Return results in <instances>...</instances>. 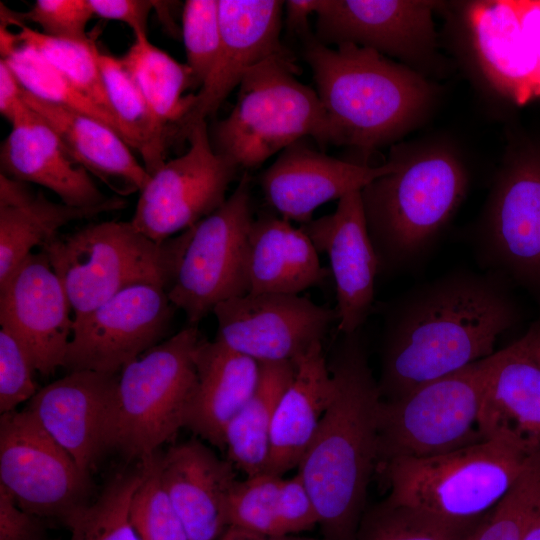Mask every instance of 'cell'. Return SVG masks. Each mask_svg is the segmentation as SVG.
<instances>
[{
	"instance_id": "12",
	"label": "cell",
	"mask_w": 540,
	"mask_h": 540,
	"mask_svg": "<svg viewBox=\"0 0 540 540\" xmlns=\"http://www.w3.org/2000/svg\"><path fill=\"white\" fill-rule=\"evenodd\" d=\"M185 153L165 161L140 191L133 226L156 243L182 233L226 201L239 168L218 155L206 120L188 132Z\"/></svg>"
},
{
	"instance_id": "43",
	"label": "cell",
	"mask_w": 540,
	"mask_h": 540,
	"mask_svg": "<svg viewBox=\"0 0 540 540\" xmlns=\"http://www.w3.org/2000/svg\"><path fill=\"white\" fill-rule=\"evenodd\" d=\"M36 368L19 339L7 328H0V414L15 411L38 391Z\"/></svg>"
},
{
	"instance_id": "51",
	"label": "cell",
	"mask_w": 540,
	"mask_h": 540,
	"mask_svg": "<svg viewBox=\"0 0 540 540\" xmlns=\"http://www.w3.org/2000/svg\"><path fill=\"white\" fill-rule=\"evenodd\" d=\"M217 540H328L324 537H304L298 535L273 536L251 532L237 527H228Z\"/></svg>"
},
{
	"instance_id": "5",
	"label": "cell",
	"mask_w": 540,
	"mask_h": 540,
	"mask_svg": "<svg viewBox=\"0 0 540 540\" xmlns=\"http://www.w3.org/2000/svg\"><path fill=\"white\" fill-rule=\"evenodd\" d=\"M190 228L156 243L131 221L90 223L58 234L40 247L63 284L73 318L138 284L170 289L187 247Z\"/></svg>"
},
{
	"instance_id": "17",
	"label": "cell",
	"mask_w": 540,
	"mask_h": 540,
	"mask_svg": "<svg viewBox=\"0 0 540 540\" xmlns=\"http://www.w3.org/2000/svg\"><path fill=\"white\" fill-rule=\"evenodd\" d=\"M68 296L42 251L32 252L0 285V325L23 344L43 376L63 367L72 337Z\"/></svg>"
},
{
	"instance_id": "8",
	"label": "cell",
	"mask_w": 540,
	"mask_h": 540,
	"mask_svg": "<svg viewBox=\"0 0 540 540\" xmlns=\"http://www.w3.org/2000/svg\"><path fill=\"white\" fill-rule=\"evenodd\" d=\"M201 339L197 326L189 325L123 367L107 450L141 461L184 427L197 384L195 352Z\"/></svg>"
},
{
	"instance_id": "35",
	"label": "cell",
	"mask_w": 540,
	"mask_h": 540,
	"mask_svg": "<svg viewBox=\"0 0 540 540\" xmlns=\"http://www.w3.org/2000/svg\"><path fill=\"white\" fill-rule=\"evenodd\" d=\"M540 515V453L531 456L500 501L470 529L463 540H524Z\"/></svg>"
},
{
	"instance_id": "40",
	"label": "cell",
	"mask_w": 540,
	"mask_h": 540,
	"mask_svg": "<svg viewBox=\"0 0 540 540\" xmlns=\"http://www.w3.org/2000/svg\"><path fill=\"white\" fill-rule=\"evenodd\" d=\"M157 452L139 461L143 477L131 500V522L141 540H190L161 482Z\"/></svg>"
},
{
	"instance_id": "48",
	"label": "cell",
	"mask_w": 540,
	"mask_h": 540,
	"mask_svg": "<svg viewBox=\"0 0 540 540\" xmlns=\"http://www.w3.org/2000/svg\"><path fill=\"white\" fill-rule=\"evenodd\" d=\"M315 0H288L284 2L285 24L287 30L305 38L309 29V16L314 13Z\"/></svg>"
},
{
	"instance_id": "36",
	"label": "cell",
	"mask_w": 540,
	"mask_h": 540,
	"mask_svg": "<svg viewBox=\"0 0 540 540\" xmlns=\"http://www.w3.org/2000/svg\"><path fill=\"white\" fill-rule=\"evenodd\" d=\"M18 27L20 31L15 34L19 44L36 49L81 92L113 115L100 71L99 48L92 38L83 41L58 39L24 24Z\"/></svg>"
},
{
	"instance_id": "29",
	"label": "cell",
	"mask_w": 540,
	"mask_h": 540,
	"mask_svg": "<svg viewBox=\"0 0 540 540\" xmlns=\"http://www.w3.org/2000/svg\"><path fill=\"white\" fill-rule=\"evenodd\" d=\"M331 276L301 227L281 216L265 214L254 219L248 237V293L299 295Z\"/></svg>"
},
{
	"instance_id": "18",
	"label": "cell",
	"mask_w": 540,
	"mask_h": 540,
	"mask_svg": "<svg viewBox=\"0 0 540 540\" xmlns=\"http://www.w3.org/2000/svg\"><path fill=\"white\" fill-rule=\"evenodd\" d=\"M284 1L219 0L221 42L215 62L175 137L187 139L198 122L214 115L252 67L289 52L280 41Z\"/></svg>"
},
{
	"instance_id": "16",
	"label": "cell",
	"mask_w": 540,
	"mask_h": 540,
	"mask_svg": "<svg viewBox=\"0 0 540 540\" xmlns=\"http://www.w3.org/2000/svg\"><path fill=\"white\" fill-rule=\"evenodd\" d=\"M437 5L422 0H315L313 34L326 46L354 44L412 68L435 53Z\"/></svg>"
},
{
	"instance_id": "19",
	"label": "cell",
	"mask_w": 540,
	"mask_h": 540,
	"mask_svg": "<svg viewBox=\"0 0 540 540\" xmlns=\"http://www.w3.org/2000/svg\"><path fill=\"white\" fill-rule=\"evenodd\" d=\"M119 374L69 371L40 388L23 409L86 473L107 451V429Z\"/></svg>"
},
{
	"instance_id": "37",
	"label": "cell",
	"mask_w": 540,
	"mask_h": 540,
	"mask_svg": "<svg viewBox=\"0 0 540 540\" xmlns=\"http://www.w3.org/2000/svg\"><path fill=\"white\" fill-rule=\"evenodd\" d=\"M3 60L31 95L94 117L121 135L114 116L88 98L33 47L19 44Z\"/></svg>"
},
{
	"instance_id": "32",
	"label": "cell",
	"mask_w": 540,
	"mask_h": 540,
	"mask_svg": "<svg viewBox=\"0 0 540 540\" xmlns=\"http://www.w3.org/2000/svg\"><path fill=\"white\" fill-rule=\"evenodd\" d=\"M121 60L156 119L175 136L176 127L194 103L195 93L184 95L193 89L189 67L155 46L148 34L134 35Z\"/></svg>"
},
{
	"instance_id": "23",
	"label": "cell",
	"mask_w": 540,
	"mask_h": 540,
	"mask_svg": "<svg viewBox=\"0 0 540 540\" xmlns=\"http://www.w3.org/2000/svg\"><path fill=\"white\" fill-rule=\"evenodd\" d=\"M163 487L190 540H217L228 528L226 500L237 480L235 467L201 440L157 452Z\"/></svg>"
},
{
	"instance_id": "25",
	"label": "cell",
	"mask_w": 540,
	"mask_h": 540,
	"mask_svg": "<svg viewBox=\"0 0 540 540\" xmlns=\"http://www.w3.org/2000/svg\"><path fill=\"white\" fill-rule=\"evenodd\" d=\"M197 384L184 428L225 451V431L253 394L260 364L222 342L202 337L196 352Z\"/></svg>"
},
{
	"instance_id": "9",
	"label": "cell",
	"mask_w": 540,
	"mask_h": 540,
	"mask_svg": "<svg viewBox=\"0 0 540 540\" xmlns=\"http://www.w3.org/2000/svg\"><path fill=\"white\" fill-rule=\"evenodd\" d=\"M506 350L382 400L378 415V466L396 458L427 457L485 440L479 428L482 402Z\"/></svg>"
},
{
	"instance_id": "52",
	"label": "cell",
	"mask_w": 540,
	"mask_h": 540,
	"mask_svg": "<svg viewBox=\"0 0 540 540\" xmlns=\"http://www.w3.org/2000/svg\"><path fill=\"white\" fill-rule=\"evenodd\" d=\"M524 540H540V515L531 524L524 537Z\"/></svg>"
},
{
	"instance_id": "46",
	"label": "cell",
	"mask_w": 540,
	"mask_h": 540,
	"mask_svg": "<svg viewBox=\"0 0 540 540\" xmlns=\"http://www.w3.org/2000/svg\"><path fill=\"white\" fill-rule=\"evenodd\" d=\"M94 16L125 23L134 35L148 34V18L157 1L88 0Z\"/></svg>"
},
{
	"instance_id": "2",
	"label": "cell",
	"mask_w": 540,
	"mask_h": 540,
	"mask_svg": "<svg viewBox=\"0 0 540 540\" xmlns=\"http://www.w3.org/2000/svg\"><path fill=\"white\" fill-rule=\"evenodd\" d=\"M328 366L334 396L297 473L316 508L322 537L354 540L378 466L381 403L361 329L341 334Z\"/></svg>"
},
{
	"instance_id": "13",
	"label": "cell",
	"mask_w": 540,
	"mask_h": 540,
	"mask_svg": "<svg viewBox=\"0 0 540 540\" xmlns=\"http://www.w3.org/2000/svg\"><path fill=\"white\" fill-rule=\"evenodd\" d=\"M0 485L23 510L63 522L91 492L90 474L24 410L0 416Z\"/></svg>"
},
{
	"instance_id": "33",
	"label": "cell",
	"mask_w": 540,
	"mask_h": 540,
	"mask_svg": "<svg viewBox=\"0 0 540 540\" xmlns=\"http://www.w3.org/2000/svg\"><path fill=\"white\" fill-rule=\"evenodd\" d=\"M98 61L107 99L121 135L139 152L151 175L166 161L171 133L156 119L121 58L99 49Z\"/></svg>"
},
{
	"instance_id": "1",
	"label": "cell",
	"mask_w": 540,
	"mask_h": 540,
	"mask_svg": "<svg viewBox=\"0 0 540 540\" xmlns=\"http://www.w3.org/2000/svg\"><path fill=\"white\" fill-rule=\"evenodd\" d=\"M518 320L509 284L491 273L454 270L410 289L385 309L381 399L400 398L492 355Z\"/></svg>"
},
{
	"instance_id": "45",
	"label": "cell",
	"mask_w": 540,
	"mask_h": 540,
	"mask_svg": "<svg viewBox=\"0 0 540 540\" xmlns=\"http://www.w3.org/2000/svg\"><path fill=\"white\" fill-rule=\"evenodd\" d=\"M41 519L23 510L0 485V540H44Z\"/></svg>"
},
{
	"instance_id": "15",
	"label": "cell",
	"mask_w": 540,
	"mask_h": 540,
	"mask_svg": "<svg viewBox=\"0 0 540 540\" xmlns=\"http://www.w3.org/2000/svg\"><path fill=\"white\" fill-rule=\"evenodd\" d=\"M212 313L215 339L258 363L295 361L339 321L336 308L296 294L247 293L218 304Z\"/></svg>"
},
{
	"instance_id": "41",
	"label": "cell",
	"mask_w": 540,
	"mask_h": 540,
	"mask_svg": "<svg viewBox=\"0 0 540 540\" xmlns=\"http://www.w3.org/2000/svg\"><path fill=\"white\" fill-rule=\"evenodd\" d=\"M181 35L193 89L200 88L217 57L221 28L219 0H186L181 16Z\"/></svg>"
},
{
	"instance_id": "6",
	"label": "cell",
	"mask_w": 540,
	"mask_h": 540,
	"mask_svg": "<svg viewBox=\"0 0 540 540\" xmlns=\"http://www.w3.org/2000/svg\"><path fill=\"white\" fill-rule=\"evenodd\" d=\"M298 72L290 51L248 70L230 113L209 128L214 151L239 169H253L306 137L330 144L322 103Z\"/></svg>"
},
{
	"instance_id": "10",
	"label": "cell",
	"mask_w": 540,
	"mask_h": 540,
	"mask_svg": "<svg viewBox=\"0 0 540 540\" xmlns=\"http://www.w3.org/2000/svg\"><path fill=\"white\" fill-rule=\"evenodd\" d=\"M254 221L251 178L243 173L235 190L191 234L168 295L196 325L214 308L248 293V237Z\"/></svg>"
},
{
	"instance_id": "44",
	"label": "cell",
	"mask_w": 540,
	"mask_h": 540,
	"mask_svg": "<svg viewBox=\"0 0 540 540\" xmlns=\"http://www.w3.org/2000/svg\"><path fill=\"white\" fill-rule=\"evenodd\" d=\"M280 508L286 535H296L318 525L316 508L298 473L282 479Z\"/></svg>"
},
{
	"instance_id": "14",
	"label": "cell",
	"mask_w": 540,
	"mask_h": 540,
	"mask_svg": "<svg viewBox=\"0 0 540 540\" xmlns=\"http://www.w3.org/2000/svg\"><path fill=\"white\" fill-rule=\"evenodd\" d=\"M176 307L157 284L128 287L91 312L74 318L64 368L119 374L164 341Z\"/></svg>"
},
{
	"instance_id": "11",
	"label": "cell",
	"mask_w": 540,
	"mask_h": 540,
	"mask_svg": "<svg viewBox=\"0 0 540 540\" xmlns=\"http://www.w3.org/2000/svg\"><path fill=\"white\" fill-rule=\"evenodd\" d=\"M483 272L540 300V157H519L498 174L472 235Z\"/></svg>"
},
{
	"instance_id": "39",
	"label": "cell",
	"mask_w": 540,
	"mask_h": 540,
	"mask_svg": "<svg viewBox=\"0 0 540 540\" xmlns=\"http://www.w3.org/2000/svg\"><path fill=\"white\" fill-rule=\"evenodd\" d=\"M283 476L260 473L236 480L226 500L228 527L255 533L286 536L281 508L280 489Z\"/></svg>"
},
{
	"instance_id": "30",
	"label": "cell",
	"mask_w": 540,
	"mask_h": 540,
	"mask_svg": "<svg viewBox=\"0 0 540 540\" xmlns=\"http://www.w3.org/2000/svg\"><path fill=\"white\" fill-rule=\"evenodd\" d=\"M259 364L258 384L224 436L228 460L246 477L266 472L276 410L295 372L292 361Z\"/></svg>"
},
{
	"instance_id": "28",
	"label": "cell",
	"mask_w": 540,
	"mask_h": 540,
	"mask_svg": "<svg viewBox=\"0 0 540 540\" xmlns=\"http://www.w3.org/2000/svg\"><path fill=\"white\" fill-rule=\"evenodd\" d=\"M25 103L52 128L71 158L121 194L141 191L150 174L130 145L104 122L41 100L23 88Z\"/></svg>"
},
{
	"instance_id": "26",
	"label": "cell",
	"mask_w": 540,
	"mask_h": 540,
	"mask_svg": "<svg viewBox=\"0 0 540 540\" xmlns=\"http://www.w3.org/2000/svg\"><path fill=\"white\" fill-rule=\"evenodd\" d=\"M293 362L295 372L279 401L271 431L266 473L276 476L299 466L335 392L322 342Z\"/></svg>"
},
{
	"instance_id": "21",
	"label": "cell",
	"mask_w": 540,
	"mask_h": 540,
	"mask_svg": "<svg viewBox=\"0 0 540 540\" xmlns=\"http://www.w3.org/2000/svg\"><path fill=\"white\" fill-rule=\"evenodd\" d=\"M393 167L391 159L379 166L340 160L301 139L279 153L259 182L267 204L301 226L313 220L319 206L361 191Z\"/></svg>"
},
{
	"instance_id": "27",
	"label": "cell",
	"mask_w": 540,
	"mask_h": 540,
	"mask_svg": "<svg viewBox=\"0 0 540 540\" xmlns=\"http://www.w3.org/2000/svg\"><path fill=\"white\" fill-rule=\"evenodd\" d=\"M468 20L480 64L494 85L519 104L540 96V60L523 31L516 2H478Z\"/></svg>"
},
{
	"instance_id": "24",
	"label": "cell",
	"mask_w": 540,
	"mask_h": 540,
	"mask_svg": "<svg viewBox=\"0 0 540 540\" xmlns=\"http://www.w3.org/2000/svg\"><path fill=\"white\" fill-rule=\"evenodd\" d=\"M0 146L1 173L55 193L73 207H95L105 196L65 150L52 128L28 105L10 124Z\"/></svg>"
},
{
	"instance_id": "38",
	"label": "cell",
	"mask_w": 540,
	"mask_h": 540,
	"mask_svg": "<svg viewBox=\"0 0 540 540\" xmlns=\"http://www.w3.org/2000/svg\"><path fill=\"white\" fill-rule=\"evenodd\" d=\"M475 524L449 523L384 499L366 508L354 540H463Z\"/></svg>"
},
{
	"instance_id": "3",
	"label": "cell",
	"mask_w": 540,
	"mask_h": 540,
	"mask_svg": "<svg viewBox=\"0 0 540 540\" xmlns=\"http://www.w3.org/2000/svg\"><path fill=\"white\" fill-rule=\"evenodd\" d=\"M303 40L330 144L369 155L407 132L428 108L432 88L413 68L354 44L326 46L313 33Z\"/></svg>"
},
{
	"instance_id": "7",
	"label": "cell",
	"mask_w": 540,
	"mask_h": 540,
	"mask_svg": "<svg viewBox=\"0 0 540 540\" xmlns=\"http://www.w3.org/2000/svg\"><path fill=\"white\" fill-rule=\"evenodd\" d=\"M531 456L497 440L485 439L427 457L392 459L377 468L395 505L443 521L477 523L515 483Z\"/></svg>"
},
{
	"instance_id": "34",
	"label": "cell",
	"mask_w": 540,
	"mask_h": 540,
	"mask_svg": "<svg viewBox=\"0 0 540 540\" xmlns=\"http://www.w3.org/2000/svg\"><path fill=\"white\" fill-rule=\"evenodd\" d=\"M142 477L141 462L114 475L94 501L66 519L68 540H141L130 519V504Z\"/></svg>"
},
{
	"instance_id": "47",
	"label": "cell",
	"mask_w": 540,
	"mask_h": 540,
	"mask_svg": "<svg viewBox=\"0 0 540 540\" xmlns=\"http://www.w3.org/2000/svg\"><path fill=\"white\" fill-rule=\"evenodd\" d=\"M27 104L23 87L8 63L0 60V113L11 124Z\"/></svg>"
},
{
	"instance_id": "20",
	"label": "cell",
	"mask_w": 540,
	"mask_h": 540,
	"mask_svg": "<svg viewBox=\"0 0 540 540\" xmlns=\"http://www.w3.org/2000/svg\"><path fill=\"white\" fill-rule=\"evenodd\" d=\"M318 253H326L336 288L337 329H361L372 312L379 262L364 214L361 192L338 200L334 212L300 226Z\"/></svg>"
},
{
	"instance_id": "49",
	"label": "cell",
	"mask_w": 540,
	"mask_h": 540,
	"mask_svg": "<svg viewBox=\"0 0 540 540\" xmlns=\"http://www.w3.org/2000/svg\"><path fill=\"white\" fill-rule=\"evenodd\" d=\"M37 192L30 183L0 173V208L25 204L32 200Z\"/></svg>"
},
{
	"instance_id": "22",
	"label": "cell",
	"mask_w": 540,
	"mask_h": 540,
	"mask_svg": "<svg viewBox=\"0 0 540 540\" xmlns=\"http://www.w3.org/2000/svg\"><path fill=\"white\" fill-rule=\"evenodd\" d=\"M505 350L486 390L479 428L485 439L533 456L540 453V323Z\"/></svg>"
},
{
	"instance_id": "42",
	"label": "cell",
	"mask_w": 540,
	"mask_h": 540,
	"mask_svg": "<svg viewBox=\"0 0 540 540\" xmlns=\"http://www.w3.org/2000/svg\"><path fill=\"white\" fill-rule=\"evenodd\" d=\"M94 16L88 0H36L30 9L12 17L1 4V23L22 24V20L37 24L42 33L58 39L88 40L86 28Z\"/></svg>"
},
{
	"instance_id": "50",
	"label": "cell",
	"mask_w": 540,
	"mask_h": 540,
	"mask_svg": "<svg viewBox=\"0 0 540 540\" xmlns=\"http://www.w3.org/2000/svg\"><path fill=\"white\" fill-rule=\"evenodd\" d=\"M523 31L540 60V1H515Z\"/></svg>"
},
{
	"instance_id": "4",
	"label": "cell",
	"mask_w": 540,
	"mask_h": 540,
	"mask_svg": "<svg viewBox=\"0 0 540 540\" xmlns=\"http://www.w3.org/2000/svg\"><path fill=\"white\" fill-rule=\"evenodd\" d=\"M390 159L393 169L360 191L379 273L399 272L422 260L468 188L463 164L446 149L395 153Z\"/></svg>"
},
{
	"instance_id": "31",
	"label": "cell",
	"mask_w": 540,
	"mask_h": 540,
	"mask_svg": "<svg viewBox=\"0 0 540 540\" xmlns=\"http://www.w3.org/2000/svg\"><path fill=\"white\" fill-rule=\"evenodd\" d=\"M124 199L111 197L95 207H73L49 200L41 191L29 202L0 208V285L37 246L41 247L72 221L122 209Z\"/></svg>"
}]
</instances>
